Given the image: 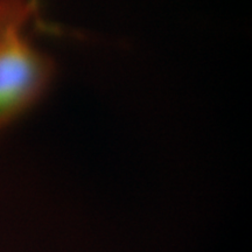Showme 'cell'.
<instances>
[{"label": "cell", "instance_id": "cell-1", "mask_svg": "<svg viewBox=\"0 0 252 252\" xmlns=\"http://www.w3.org/2000/svg\"><path fill=\"white\" fill-rule=\"evenodd\" d=\"M46 28L35 0H0V131L33 108L48 90L55 64L26 34Z\"/></svg>", "mask_w": 252, "mask_h": 252}, {"label": "cell", "instance_id": "cell-2", "mask_svg": "<svg viewBox=\"0 0 252 252\" xmlns=\"http://www.w3.org/2000/svg\"><path fill=\"white\" fill-rule=\"evenodd\" d=\"M35 1H37V2H40V0H35Z\"/></svg>", "mask_w": 252, "mask_h": 252}]
</instances>
